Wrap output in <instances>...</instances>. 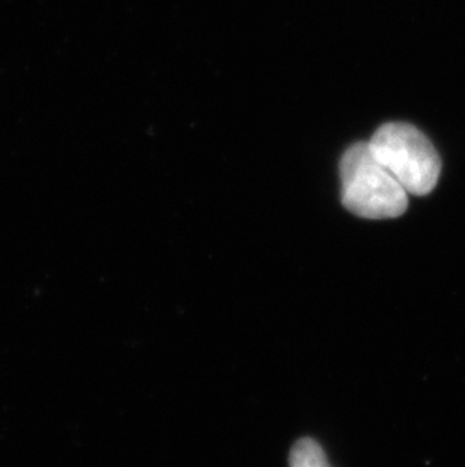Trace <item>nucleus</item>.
<instances>
[{
  "mask_svg": "<svg viewBox=\"0 0 465 467\" xmlns=\"http://www.w3.org/2000/svg\"><path fill=\"white\" fill-rule=\"evenodd\" d=\"M342 203L366 220H390L404 215L408 192L373 156L369 142L349 147L340 161Z\"/></svg>",
  "mask_w": 465,
  "mask_h": 467,
  "instance_id": "nucleus-1",
  "label": "nucleus"
},
{
  "mask_svg": "<svg viewBox=\"0 0 465 467\" xmlns=\"http://www.w3.org/2000/svg\"><path fill=\"white\" fill-rule=\"evenodd\" d=\"M369 147L373 156L408 194H429L439 183V153L432 142L411 124H384L373 135Z\"/></svg>",
  "mask_w": 465,
  "mask_h": 467,
  "instance_id": "nucleus-2",
  "label": "nucleus"
},
{
  "mask_svg": "<svg viewBox=\"0 0 465 467\" xmlns=\"http://www.w3.org/2000/svg\"><path fill=\"white\" fill-rule=\"evenodd\" d=\"M289 467H331V464L322 446L310 437H304L292 446Z\"/></svg>",
  "mask_w": 465,
  "mask_h": 467,
  "instance_id": "nucleus-3",
  "label": "nucleus"
}]
</instances>
